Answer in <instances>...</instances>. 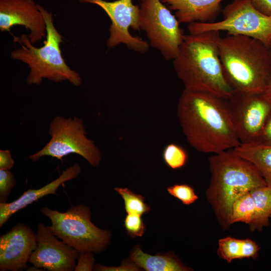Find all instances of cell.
I'll list each match as a JSON object with an SVG mask.
<instances>
[{"mask_svg":"<svg viewBox=\"0 0 271 271\" xmlns=\"http://www.w3.org/2000/svg\"><path fill=\"white\" fill-rule=\"evenodd\" d=\"M177 112L187 142L200 152L217 154L240 144L227 99L184 89Z\"/></svg>","mask_w":271,"mask_h":271,"instance_id":"obj_1","label":"cell"},{"mask_svg":"<svg viewBox=\"0 0 271 271\" xmlns=\"http://www.w3.org/2000/svg\"><path fill=\"white\" fill-rule=\"evenodd\" d=\"M219 31L185 35L173 66L185 89L225 99L234 93L224 76L219 55Z\"/></svg>","mask_w":271,"mask_h":271,"instance_id":"obj_2","label":"cell"},{"mask_svg":"<svg viewBox=\"0 0 271 271\" xmlns=\"http://www.w3.org/2000/svg\"><path fill=\"white\" fill-rule=\"evenodd\" d=\"M211 178L206 192L217 222L223 229L231 225L232 206L247 192L266 186L256 167L249 161L228 150L209 158Z\"/></svg>","mask_w":271,"mask_h":271,"instance_id":"obj_3","label":"cell"},{"mask_svg":"<svg viewBox=\"0 0 271 271\" xmlns=\"http://www.w3.org/2000/svg\"><path fill=\"white\" fill-rule=\"evenodd\" d=\"M218 52L225 79L234 93H262L271 75V50L254 38L220 37Z\"/></svg>","mask_w":271,"mask_h":271,"instance_id":"obj_4","label":"cell"},{"mask_svg":"<svg viewBox=\"0 0 271 271\" xmlns=\"http://www.w3.org/2000/svg\"><path fill=\"white\" fill-rule=\"evenodd\" d=\"M38 8L46 25L44 46L40 48L33 46L29 36L25 34L20 37L13 36L14 41L18 42L21 47L12 52V58L23 62L30 68L26 80L29 85H39L43 78H47L56 83L67 80L75 86H80L82 79L79 74L72 70L62 57L60 48L62 37L53 24L52 13L40 5Z\"/></svg>","mask_w":271,"mask_h":271,"instance_id":"obj_5","label":"cell"},{"mask_svg":"<svg viewBox=\"0 0 271 271\" xmlns=\"http://www.w3.org/2000/svg\"><path fill=\"white\" fill-rule=\"evenodd\" d=\"M40 211L51 220L48 227L53 233L79 253H99L110 243L111 233L93 224L90 209L85 205L73 206L65 212L47 207Z\"/></svg>","mask_w":271,"mask_h":271,"instance_id":"obj_6","label":"cell"},{"mask_svg":"<svg viewBox=\"0 0 271 271\" xmlns=\"http://www.w3.org/2000/svg\"><path fill=\"white\" fill-rule=\"evenodd\" d=\"M50 140L39 151L28 158L38 161L44 156L61 159L71 154L85 159L93 167L100 163L101 154L93 141L87 138L83 120L77 117L55 116L49 124Z\"/></svg>","mask_w":271,"mask_h":271,"instance_id":"obj_7","label":"cell"},{"mask_svg":"<svg viewBox=\"0 0 271 271\" xmlns=\"http://www.w3.org/2000/svg\"><path fill=\"white\" fill-rule=\"evenodd\" d=\"M223 19L210 23L188 24L189 34L208 31H226L256 39L269 48L271 41V16L258 11L250 0H234L223 11Z\"/></svg>","mask_w":271,"mask_h":271,"instance_id":"obj_8","label":"cell"},{"mask_svg":"<svg viewBox=\"0 0 271 271\" xmlns=\"http://www.w3.org/2000/svg\"><path fill=\"white\" fill-rule=\"evenodd\" d=\"M180 23L160 0H140V24L150 45L159 50L166 60L177 56L184 37Z\"/></svg>","mask_w":271,"mask_h":271,"instance_id":"obj_9","label":"cell"},{"mask_svg":"<svg viewBox=\"0 0 271 271\" xmlns=\"http://www.w3.org/2000/svg\"><path fill=\"white\" fill-rule=\"evenodd\" d=\"M81 3L97 5L107 14L111 21L109 37L107 46L110 49L123 44L129 49L144 54L150 44L138 37L132 36L129 32L131 28L136 31L141 30L140 24V6L135 5L132 0H116L107 2L104 0H78Z\"/></svg>","mask_w":271,"mask_h":271,"instance_id":"obj_10","label":"cell"},{"mask_svg":"<svg viewBox=\"0 0 271 271\" xmlns=\"http://www.w3.org/2000/svg\"><path fill=\"white\" fill-rule=\"evenodd\" d=\"M227 101L240 144L257 143L271 113V103L262 93H234Z\"/></svg>","mask_w":271,"mask_h":271,"instance_id":"obj_11","label":"cell"},{"mask_svg":"<svg viewBox=\"0 0 271 271\" xmlns=\"http://www.w3.org/2000/svg\"><path fill=\"white\" fill-rule=\"evenodd\" d=\"M37 228V247L29 262L49 271L74 270L79 252L63 240H59L48 226L39 223Z\"/></svg>","mask_w":271,"mask_h":271,"instance_id":"obj_12","label":"cell"},{"mask_svg":"<svg viewBox=\"0 0 271 271\" xmlns=\"http://www.w3.org/2000/svg\"><path fill=\"white\" fill-rule=\"evenodd\" d=\"M36 247V233L27 224H16L0 237V270L26 269Z\"/></svg>","mask_w":271,"mask_h":271,"instance_id":"obj_13","label":"cell"},{"mask_svg":"<svg viewBox=\"0 0 271 271\" xmlns=\"http://www.w3.org/2000/svg\"><path fill=\"white\" fill-rule=\"evenodd\" d=\"M17 25L31 31L28 36L32 44L46 34L43 15L33 0H0L1 30L10 32Z\"/></svg>","mask_w":271,"mask_h":271,"instance_id":"obj_14","label":"cell"},{"mask_svg":"<svg viewBox=\"0 0 271 271\" xmlns=\"http://www.w3.org/2000/svg\"><path fill=\"white\" fill-rule=\"evenodd\" d=\"M81 173V168L78 163L63 171L56 179L38 189H30L19 198L10 203H0V228L15 213L40 198L50 194H56L58 188L64 182L76 178Z\"/></svg>","mask_w":271,"mask_h":271,"instance_id":"obj_15","label":"cell"},{"mask_svg":"<svg viewBox=\"0 0 271 271\" xmlns=\"http://www.w3.org/2000/svg\"><path fill=\"white\" fill-rule=\"evenodd\" d=\"M175 12L180 23L213 22L223 0H160Z\"/></svg>","mask_w":271,"mask_h":271,"instance_id":"obj_16","label":"cell"},{"mask_svg":"<svg viewBox=\"0 0 271 271\" xmlns=\"http://www.w3.org/2000/svg\"><path fill=\"white\" fill-rule=\"evenodd\" d=\"M135 264L147 271H187L192 270L171 253L152 255L143 252L140 246H135L130 254Z\"/></svg>","mask_w":271,"mask_h":271,"instance_id":"obj_17","label":"cell"},{"mask_svg":"<svg viewBox=\"0 0 271 271\" xmlns=\"http://www.w3.org/2000/svg\"><path fill=\"white\" fill-rule=\"evenodd\" d=\"M259 249L258 244L251 239L227 236L219 240L217 252L221 258L230 263L236 259L256 258Z\"/></svg>","mask_w":271,"mask_h":271,"instance_id":"obj_18","label":"cell"},{"mask_svg":"<svg viewBox=\"0 0 271 271\" xmlns=\"http://www.w3.org/2000/svg\"><path fill=\"white\" fill-rule=\"evenodd\" d=\"M233 150L252 163L261 174L267 185L271 187V146L240 144Z\"/></svg>","mask_w":271,"mask_h":271,"instance_id":"obj_19","label":"cell"},{"mask_svg":"<svg viewBox=\"0 0 271 271\" xmlns=\"http://www.w3.org/2000/svg\"><path fill=\"white\" fill-rule=\"evenodd\" d=\"M255 203V213L252 223L249 225L251 231H261L269 225L271 217V187L265 186L250 191Z\"/></svg>","mask_w":271,"mask_h":271,"instance_id":"obj_20","label":"cell"},{"mask_svg":"<svg viewBox=\"0 0 271 271\" xmlns=\"http://www.w3.org/2000/svg\"><path fill=\"white\" fill-rule=\"evenodd\" d=\"M255 213V203L250 191L238 197L233 202L231 208V224L239 222L249 225L254 219Z\"/></svg>","mask_w":271,"mask_h":271,"instance_id":"obj_21","label":"cell"},{"mask_svg":"<svg viewBox=\"0 0 271 271\" xmlns=\"http://www.w3.org/2000/svg\"><path fill=\"white\" fill-rule=\"evenodd\" d=\"M124 200V208L127 213L142 215L150 211V206L145 202V197L132 192L128 188L114 189Z\"/></svg>","mask_w":271,"mask_h":271,"instance_id":"obj_22","label":"cell"},{"mask_svg":"<svg viewBox=\"0 0 271 271\" xmlns=\"http://www.w3.org/2000/svg\"><path fill=\"white\" fill-rule=\"evenodd\" d=\"M163 159L168 167L172 169H178L185 165L188 155L186 151L179 145L170 143L163 150Z\"/></svg>","mask_w":271,"mask_h":271,"instance_id":"obj_23","label":"cell"},{"mask_svg":"<svg viewBox=\"0 0 271 271\" xmlns=\"http://www.w3.org/2000/svg\"><path fill=\"white\" fill-rule=\"evenodd\" d=\"M167 191L171 196L178 199L185 205H189L198 199L194 189L187 184H175L168 187Z\"/></svg>","mask_w":271,"mask_h":271,"instance_id":"obj_24","label":"cell"},{"mask_svg":"<svg viewBox=\"0 0 271 271\" xmlns=\"http://www.w3.org/2000/svg\"><path fill=\"white\" fill-rule=\"evenodd\" d=\"M124 226L127 234L131 237L142 236L146 228L141 215L133 213H127L124 220Z\"/></svg>","mask_w":271,"mask_h":271,"instance_id":"obj_25","label":"cell"},{"mask_svg":"<svg viewBox=\"0 0 271 271\" xmlns=\"http://www.w3.org/2000/svg\"><path fill=\"white\" fill-rule=\"evenodd\" d=\"M17 182L9 170H0V203L7 202L11 191Z\"/></svg>","mask_w":271,"mask_h":271,"instance_id":"obj_26","label":"cell"},{"mask_svg":"<svg viewBox=\"0 0 271 271\" xmlns=\"http://www.w3.org/2000/svg\"><path fill=\"white\" fill-rule=\"evenodd\" d=\"M75 271L92 270L94 266L95 259L92 252L79 253Z\"/></svg>","mask_w":271,"mask_h":271,"instance_id":"obj_27","label":"cell"},{"mask_svg":"<svg viewBox=\"0 0 271 271\" xmlns=\"http://www.w3.org/2000/svg\"><path fill=\"white\" fill-rule=\"evenodd\" d=\"M14 164L11 152L8 150H1L0 170H10L13 168Z\"/></svg>","mask_w":271,"mask_h":271,"instance_id":"obj_28","label":"cell"},{"mask_svg":"<svg viewBox=\"0 0 271 271\" xmlns=\"http://www.w3.org/2000/svg\"><path fill=\"white\" fill-rule=\"evenodd\" d=\"M271 146V113L263 127L257 143Z\"/></svg>","mask_w":271,"mask_h":271,"instance_id":"obj_29","label":"cell"},{"mask_svg":"<svg viewBox=\"0 0 271 271\" xmlns=\"http://www.w3.org/2000/svg\"><path fill=\"white\" fill-rule=\"evenodd\" d=\"M252 5L262 14L271 16V0H250Z\"/></svg>","mask_w":271,"mask_h":271,"instance_id":"obj_30","label":"cell"},{"mask_svg":"<svg viewBox=\"0 0 271 271\" xmlns=\"http://www.w3.org/2000/svg\"><path fill=\"white\" fill-rule=\"evenodd\" d=\"M262 94L263 97L271 103V75L267 85Z\"/></svg>","mask_w":271,"mask_h":271,"instance_id":"obj_31","label":"cell"},{"mask_svg":"<svg viewBox=\"0 0 271 271\" xmlns=\"http://www.w3.org/2000/svg\"><path fill=\"white\" fill-rule=\"evenodd\" d=\"M27 270H44L43 269L40 268L39 267H37L34 265L33 267L32 266H28L27 268L26 269Z\"/></svg>","mask_w":271,"mask_h":271,"instance_id":"obj_32","label":"cell"},{"mask_svg":"<svg viewBox=\"0 0 271 271\" xmlns=\"http://www.w3.org/2000/svg\"><path fill=\"white\" fill-rule=\"evenodd\" d=\"M269 49L271 50V41L270 42V44H269Z\"/></svg>","mask_w":271,"mask_h":271,"instance_id":"obj_33","label":"cell"}]
</instances>
